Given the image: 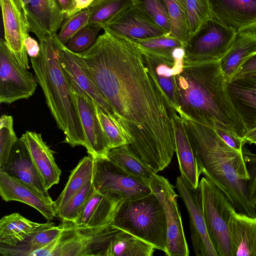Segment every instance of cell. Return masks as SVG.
<instances>
[{"mask_svg": "<svg viewBox=\"0 0 256 256\" xmlns=\"http://www.w3.org/2000/svg\"><path fill=\"white\" fill-rule=\"evenodd\" d=\"M41 224L30 221L19 213L5 216L0 220V244L15 246Z\"/></svg>", "mask_w": 256, "mask_h": 256, "instance_id": "1f68e13d", "label": "cell"}, {"mask_svg": "<svg viewBox=\"0 0 256 256\" xmlns=\"http://www.w3.org/2000/svg\"><path fill=\"white\" fill-rule=\"evenodd\" d=\"M243 138L246 142L256 144V128L247 130Z\"/></svg>", "mask_w": 256, "mask_h": 256, "instance_id": "c3c4849f", "label": "cell"}, {"mask_svg": "<svg viewBox=\"0 0 256 256\" xmlns=\"http://www.w3.org/2000/svg\"><path fill=\"white\" fill-rule=\"evenodd\" d=\"M0 170L22 181L44 196L50 198L26 144L20 138L14 145L6 164Z\"/></svg>", "mask_w": 256, "mask_h": 256, "instance_id": "7402d4cb", "label": "cell"}, {"mask_svg": "<svg viewBox=\"0 0 256 256\" xmlns=\"http://www.w3.org/2000/svg\"><path fill=\"white\" fill-rule=\"evenodd\" d=\"M153 21L162 27L168 34L170 31V20L164 0H134Z\"/></svg>", "mask_w": 256, "mask_h": 256, "instance_id": "8d00e7d4", "label": "cell"}, {"mask_svg": "<svg viewBox=\"0 0 256 256\" xmlns=\"http://www.w3.org/2000/svg\"><path fill=\"white\" fill-rule=\"evenodd\" d=\"M142 53L146 66L156 79L166 99L178 113L179 106L175 76L178 71L174 62L147 53Z\"/></svg>", "mask_w": 256, "mask_h": 256, "instance_id": "4316f807", "label": "cell"}, {"mask_svg": "<svg viewBox=\"0 0 256 256\" xmlns=\"http://www.w3.org/2000/svg\"><path fill=\"white\" fill-rule=\"evenodd\" d=\"M94 190L95 188L92 180L56 212L57 216L62 220L74 222L78 218L84 205Z\"/></svg>", "mask_w": 256, "mask_h": 256, "instance_id": "d590c367", "label": "cell"}, {"mask_svg": "<svg viewBox=\"0 0 256 256\" xmlns=\"http://www.w3.org/2000/svg\"><path fill=\"white\" fill-rule=\"evenodd\" d=\"M164 0L170 20L169 36L178 39L185 46L190 36L186 0Z\"/></svg>", "mask_w": 256, "mask_h": 256, "instance_id": "e575fe53", "label": "cell"}, {"mask_svg": "<svg viewBox=\"0 0 256 256\" xmlns=\"http://www.w3.org/2000/svg\"><path fill=\"white\" fill-rule=\"evenodd\" d=\"M62 222L63 228L59 236L28 256H104L110 240L120 230L112 225L89 228L68 220Z\"/></svg>", "mask_w": 256, "mask_h": 256, "instance_id": "8992f818", "label": "cell"}, {"mask_svg": "<svg viewBox=\"0 0 256 256\" xmlns=\"http://www.w3.org/2000/svg\"><path fill=\"white\" fill-rule=\"evenodd\" d=\"M207 231L218 256H232L228 224L235 209L226 195L206 177L199 184Z\"/></svg>", "mask_w": 256, "mask_h": 256, "instance_id": "52a82bcc", "label": "cell"}, {"mask_svg": "<svg viewBox=\"0 0 256 256\" xmlns=\"http://www.w3.org/2000/svg\"><path fill=\"white\" fill-rule=\"evenodd\" d=\"M212 17L236 32L256 30V0H208Z\"/></svg>", "mask_w": 256, "mask_h": 256, "instance_id": "e0dca14e", "label": "cell"}, {"mask_svg": "<svg viewBox=\"0 0 256 256\" xmlns=\"http://www.w3.org/2000/svg\"><path fill=\"white\" fill-rule=\"evenodd\" d=\"M102 28L100 26H84L75 34L66 46L74 53L83 52L94 44Z\"/></svg>", "mask_w": 256, "mask_h": 256, "instance_id": "b9f144b4", "label": "cell"}, {"mask_svg": "<svg viewBox=\"0 0 256 256\" xmlns=\"http://www.w3.org/2000/svg\"><path fill=\"white\" fill-rule=\"evenodd\" d=\"M24 18L38 38L56 35L65 19L56 0H28Z\"/></svg>", "mask_w": 256, "mask_h": 256, "instance_id": "ffe728a7", "label": "cell"}, {"mask_svg": "<svg viewBox=\"0 0 256 256\" xmlns=\"http://www.w3.org/2000/svg\"><path fill=\"white\" fill-rule=\"evenodd\" d=\"M24 17L28 0H14Z\"/></svg>", "mask_w": 256, "mask_h": 256, "instance_id": "f907efd6", "label": "cell"}, {"mask_svg": "<svg viewBox=\"0 0 256 256\" xmlns=\"http://www.w3.org/2000/svg\"><path fill=\"white\" fill-rule=\"evenodd\" d=\"M190 36L196 34L209 19L213 18L208 0H186Z\"/></svg>", "mask_w": 256, "mask_h": 256, "instance_id": "f35d334b", "label": "cell"}, {"mask_svg": "<svg viewBox=\"0 0 256 256\" xmlns=\"http://www.w3.org/2000/svg\"><path fill=\"white\" fill-rule=\"evenodd\" d=\"M63 228L62 222L58 226L48 222L31 232L22 242L10 246L0 244V254L2 256H28L30 252L41 248L54 240Z\"/></svg>", "mask_w": 256, "mask_h": 256, "instance_id": "83f0119b", "label": "cell"}, {"mask_svg": "<svg viewBox=\"0 0 256 256\" xmlns=\"http://www.w3.org/2000/svg\"><path fill=\"white\" fill-rule=\"evenodd\" d=\"M52 40L60 64L66 76L90 97L106 114L115 118L110 104L84 70L76 54L70 50L66 44L60 42L56 35L53 36Z\"/></svg>", "mask_w": 256, "mask_h": 256, "instance_id": "2e32d148", "label": "cell"}, {"mask_svg": "<svg viewBox=\"0 0 256 256\" xmlns=\"http://www.w3.org/2000/svg\"><path fill=\"white\" fill-rule=\"evenodd\" d=\"M251 74H256V52L248 58L232 77Z\"/></svg>", "mask_w": 256, "mask_h": 256, "instance_id": "f6af8a7d", "label": "cell"}, {"mask_svg": "<svg viewBox=\"0 0 256 256\" xmlns=\"http://www.w3.org/2000/svg\"><path fill=\"white\" fill-rule=\"evenodd\" d=\"M256 52V30L238 32L226 52L220 60L224 76L228 81L250 56Z\"/></svg>", "mask_w": 256, "mask_h": 256, "instance_id": "484cf974", "label": "cell"}, {"mask_svg": "<svg viewBox=\"0 0 256 256\" xmlns=\"http://www.w3.org/2000/svg\"><path fill=\"white\" fill-rule=\"evenodd\" d=\"M0 4L6 44L20 66L30 69L24 44L30 30L23 14L14 0H0Z\"/></svg>", "mask_w": 256, "mask_h": 256, "instance_id": "9a60e30c", "label": "cell"}, {"mask_svg": "<svg viewBox=\"0 0 256 256\" xmlns=\"http://www.w3.org/2000/svg\"><path fill=\"white\" fill-rule=\"evenodd\" d=\"M107 158L128 174L148 184L157 174L135 153L128 144L110 148Z\"/></svg>", "mask_w": 256, "mask_h": 256, "instance_id": "f546056e", "label": "cell"}, {"mask_svg": "<svg viewBox=\"0 0 256 256\" xmlns=\"http://www.w3.org/2000/svg\"><path fill=\"white\" fill-rule=\"evenodd\" d=\"M66 77L86 135L87 152L94 159L107 158L110 148L98 118L97 104L78 85Z\"/></svg>", "mask_w": 256, "mask_h": 256, "instance_id": "4fadbf2b", "label": "cell"}, {"mask_svg": "<svg viewBox=\"0 0 256 256\" xmlns=\"http://www.w3.org/2000/svg\"><path fill=\"white\" fill-rule=\"evenodd\" d=\"M176 188L188 210L192 249L197 256H218L209 237L204 215L200 186L194 188L182 175L176 179Z\"/></svg>", "mask_w": 256, "mask_h": 256, "instance_id": "7c38bea8", "label": "cell"}, {"mask_svg": "<svg viewBox=\"0 0 256 256\" xmlns=\"http://www.w3.org/2000/svg\"><path fill=\"white\" fill-rule=\"evenodd\" d=\"M124 201L117 196L100 192L95 189L74 223L76 226L89 228L112 226L119 208Z\"/></svg>", "mask_w": 256, "mask_h": 256, "instance_id": "44dd1931", "label": "cell"}, {"mask_svg": "<svg viewBox=\"0 0 256 256\" xmlns=\"http://www.w3.org/2000/svg\"><path fill=\"white\" fill-rule=\"evenodd\" d=\"M94 160L92 182L98 192L117 196L124 201L152 192L148 184L128 174L107 158Z\"/></svg>", "mask_w": 256, "mask_h": 256, "instance_id": "9c48e42d", "label": "cell"}, {"mask_svg": "<svg viewBox=\"0 0 256 256\" xmlns=\"http://www.w3.org/2000/svg\"><path fill=\"white\" fill-rule=\"evenodd\" d=\"M18 139L14 130L12 116L2 115L0 118V168L6 164Z\"/></svg>", "mask_w": 256, "mask_h": 256, "instance_id": "ab89813d", "label": "cell"}, {"mask_svg": "<svg viewBox=\"0 0 256 256\" xmlns=\"http://www.w3.org/2000/svg\"><path fill=\"white\" fill-rule=\"evenodd\" d=\"M154 249L151 244L120 230L110 240L104 256H152Z\"/></svg>", "mask_w": 256, "mask_h": 256, "instance_id": "d6a6232c", "label": "cell"}, {"mask_svg": "<svg viewBox=\"0 0 256 256\" xmlns=\"http://www.w3.org/2000/svg\"><path fill=\"white\" fill-rule=\"evenodd\" d=\"M152 192L158 197L164 210L168 226V240L165 254L168 256H188L190 251L184 234L178 196L174 186L157 174L149 184Z\"/></svg>", "mask_w": 256, "mask_h": 256, "instance_id": "8fae6325", "label": "cell"}, {"mask_svg": "<svg viewBox=\"0 0 256 256\" xmlns=\"http://www.w3.org/2000/svg\"><path fill=\"white\" fill-rule=\"evenodd\" d=\"M228 228L232 256H256V217L234 209Z\"/></svg>", "mask_w": 256, "mask_h": 256, "instance_id": "cb8c5ba5", "label": "cell"}, {"mask_svg": "<svg viewBox=\"0 0 256 256\" xmlns=\"http://www.w3.org/2000/svg\"><path fill=\"white\" fill-rule=\"evenodd\" d=\"M89 18V12L87 8L78 11L70 18L66 19L61 26L60 30L56 35L58 40L64 44L80 30L86 26Z\"/></svg>", "mask_w": 256, "mask_h": 256, "instance_id": "60d3db41", "label": "cell"}, {"mask_svg": "<svg viewBox=\"0 0 256 256\" xmlns=\"http://www.w3.org/2000/svg\"><path fill=\"white\" fill-rule=\"evenodd\" d=\"M201 172L228 197L238 212L256 217L248 199L250 176L242 150L226 144L213 128L182 118Z\"/></svg>", "mask_w": 256, "mask_h": 256, "instance_id": "3957f363", "label": "cell"}, {"mask_svg": "<svg viewBox=\"0 0 256 256\" xmlns=\"http://www.w3.org/2000/svg\"><path fill=\"white\" fill-rule=\"evenodd\" d=\"M65 19H67L78 12L76 0H56Z\"/></svg>", "mask_w": 256, "mask_h": 256, "instance_id": "bcb514c9", "label": "cell"}, {"mask_svg": "<svg viewBox=\"0 0 256 256\" xmlns=\"http://www.w3.org/2000/svg\"><path fill=\"white\" fill-rule=\"evenodd\" d=\"M98 116L108 139L110 148L128 144L127 138L116 118L106 114L97 106Z\"/></svg>", "mask_w": 256, "mask_h": 256, "instance_id": "74e56055", "label": "cell"}, {"mask_svg": "<svg viewBox=\"0 0 256 256\" xmlns=\"http://www.w3.org/2000/svg\"><path fill=\"white\" fill-rule=\"evenodd\" d=\"M0 195L6 202L18 201L32 207L48 222L57 216L51 198L44 196L22 181L0 170Z\"/></svg>", "mask_w": 256, "mask_h": 256, "instance_id": "ac0fdd59", "label": "cell"}, {"mask_svg": "<svg viewBox=\"0 0 256 256\" xmlns=\"http://www.w3.org/2000/svg\"><path fill=\"white\" fill-rule=\"evenodd\" d=\"M253 204H254V205L255 206L256 208V201L254 202H253Z\"/></svg>", "mask_w": 256, "mask_h": 256, "instance_id": "816d5d0a", "label": "cell"}, {"mask_svg": "<svg viewBox=\"0 0 256 256\" xmlns=\"http://www.w3.org/2000/svg\"><path fill=\"white\" fill-rule=\"evenodd\" d=\"M24 46L30 58L37 57L40 52V44L34 38L28 36L24 41Z\"/></svg>", "mask_w": 256, "mask_h": 256, "instance_id": "7dc6e473", "label": "cell"}, {"mask_svg": "<svg viewBox=\"0 0 256 256\" xmlns=\"http://www.w3.org/2000/svg\"><path fill=\"white\" fill-rule=\"evenodd\" d=\"M130 40L142 52L174 62L176 65L184 64V46L175 38L164 35L145 40Z\"/></svg>", "mask_w": 256, "mask_h": 256, "instance_id": "f1b7e54d", "label": "cell"}, {"mask_svg": "<svg viewBox=\"0 0 256 256\" xmlns=\"http://www.w3.org/2000/svg\"><path fill=\"white\" fill-rule=\"evenodd\" d=\"M175 80L180 118L243 138L247 130L230 100L220 60L184 62Z\"/></svg>", "mask_w": 256, "mask_h": 256, "instance_id": "7a4b0ae2", "label": "cell"}, {"mask_svg": "<svg viewBox=\"0 0 256 256\" xmlns=\"http://www.w3.org/2000/svg\"><path fill=\"white\" fill-rule=\"evenodd\" d=\"M52 36L38 38L40 52L30 61L38 83L57 126L65 135L64 142L74 147L88 144L66 76L60 63Z\"/></svg>", "mask_w": 256, "mask_h": 256, "instance_id": "277c9868", "label": "cell"}, {"mask_svg": "<svg viewBox=\"0 0 256 256\" xmlns=\"http://www.w3.org/2000/svg\"><path fill=\"white\" fill-rule=\"evenodd\" d=\"M242 153L250 176L248 186V197L249 200L253 204L256 201V154L243 148Z\"/></svg>", "mask_w": 256, "mask_h": 256, "instance_id": "7bdbcfd3", "label": "cell"}, {"mask_svg": "<svg viewBox=\"0 0 256 256\" xmlns=\"http://www.w3.org/2000/svg\"><path fill=\"white\" fill-rule=\"evenodd\" d=\"M236 34L216 18L209 19L184 46V62L220 60L230 46Z\"/></svg>", "mask_w": 256, "mask_h": 256, "instance_id": "ba28073f", "label": "cell"}, {"mask_svg": "<svg viewBox=\"0 0 256 256\" xmlns=\"http://www.w3.org/2000/svg\"><path fill=\"white\" fill-rule=\"evenodd\" d=\"M102 28L114 35L130 40L168 35L134 4L117 14Z\"/></svg>", "mask_w": 256, "mask_h": 256, "instance_id": "5bb4252c", "label": "cell"}, {"mask_svg": "<svg viewBox=\"0 0 256 256\" xmlns=\"http://www.w3.org/2000/svg\"><path fill=\"white\" fill-rule=\"evenodd\" d=\"M104 31L90 48L76 54L112 107L128 144L157 173L168 166L175 152L176 112L138 46Z\"/></svg>", "mask_w": 256, "mask_h": 256, "instance_id": "6da1fadb", "label": "cell"}, {"mask_svg": "<svg viewBox=\"0 0 256 256\" xmlns=\"http://www.w3.org/2000/svg\"><path fill=\"white\" fill-rule=\"evenodd\" d=\"M38 82L17 62L4 39L0 40V103L12 104L28 99L35 92Z\"/></svg>", "mask_w": 256, "mask_h": 256, "instance_id": "30bf717a", "label": "cell"}, {"mask_svg": "<svg viewBox=\"0 0 256 256\" xmlns=\"http://www.w3.org/2000/svg\"><path fill=\"white\" fill-rule=\"evenodd\" d=\"M174 122L176 150L180 174L194 188L200 184L202 174L192 148L184 122L177 114L173 116Z\"/></svg>", "mask_w": 256, "mask_h": 256, "instance_id": "d4e9b609", "label": "cell"}, {"mask_svg": "<svg viewBox=\"0 0 256 256\" xmlns=\"http://www.w3.org/2000/svg\"><path fill=\"white\" fill-rule=\"evenodd\" d=\"M94 0H76L78 11L88 8Z\"/></svg>", "mask_w": 256, "mask_h": 256, "instance_id": "681fc988", "label": "cell"}, {"mask_svg": "<svg viewBox=\"0 0 256 256\" xmlns=\"http://www.w3.org/2000/svg\"><path fill=\"white\" fill-rule=\"evenodd\" d=\"M227 89L246 130L256 128V74L232 77Z\"/></svg>", "mask_w": 256, "mask_h": 256, "instance_id": "d6986e66", "label": "cell"}, {"mask_svg": "<svg viewBox=\"0 0 256 256\" xmlns=\"http://www.w3.org/2000/svg\"><path fill=\"white\" fill-rule=\"evenodd\" d=\"M221 138L228 146L242 152L246 143L244 138H239L228 132L220 129H214Z\"/></svg>", "mask_w": 256, "mask_h": 256, "instance_id": "ee69618b", "label": "cell"}, {"mask_svg": "<svg viewBox=\"0 0 256 256\" xmlns=\"http://www.w3.org/2000/svg\"><path fill=\"white\" fill-rule=\"evenodd\" d=\"M134 4V0H94L88 6L86 26H104L122 10Z\"/></svg>", "mask_w": 256, "mask_h": 256, "instance_id": "836d02e7", "label": "cell"}, {"mask_svg": "<svg viewBox=\"0 0 256 256\" xmlns=\"http://www.w3.org/2000/svg\"><path fill=\"white\" fill-rule=\"evenodd\" d=\"M94 162V160L91 156H86L71 172L64 188L54 202L56 214L88 182L92 180Z\"/></svg>", "mask_w": 256, "mask_h": 256, "instance_id": "4dcf8cb0", "label": "cell"}, {"mask_svg": "<svg viewBox=\"0 0 256 256\" xmlns=\"http://www.w3.org/2000/svg\"><path fill=\"white\" fill-rule=\"evenodd\" d=\"M20 138L26 144L45 188L48 190L59 182L61 175L53 152L44 141L40 134L27 130Z\"/></svg>", "mask_w": 256, "mask_h": 256, "instance_id": "603a6c76", "label": "cell"}, {"mask_svg": "<svg viewBox=\"0 0 256 256\" xmlns=\"http://www.w3.org/2000/svg\"><path fill=\"white\" fill-rule=\"evenodd\" d=\"M112 225L151 244L155 249L166 251V214L160 201L153 192L122 202Z\"/></svg>", "mask_w": 256, "mask_h": 256, "instance_id": "5b68a950", "label": "cell"}]
</instances>
